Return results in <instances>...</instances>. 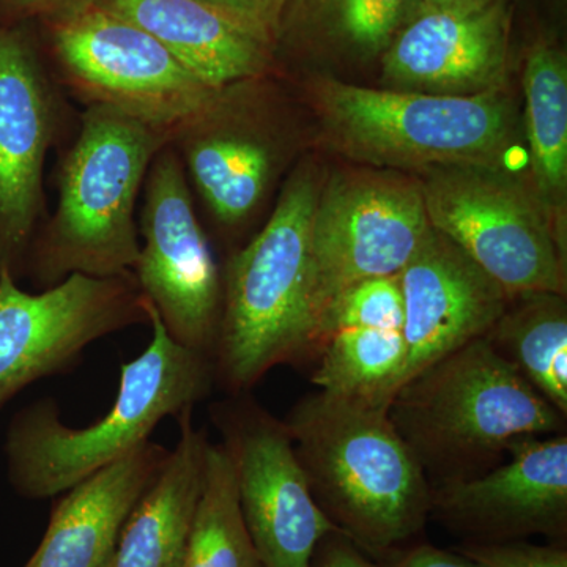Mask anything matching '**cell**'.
<instances>
[{
    "mask_svg": "<svg viewBox=\"0 0 567 567\" xmlns=\"http://www.w3.org/2000/svg\"><path fill=\"white\" fill-rule=\"evenodd\" d=\"M309 491L369 558L406 547L431 518V483L386 406L317 391L284 417Z\"/></svg>",
    "mask_w": 567,
    "mask_h": 567,
    "instance_id": "cell-1",
    "label": "cell"
},
{
    "mask_svg": "<svg viewBox=\"0 0 567 567\" xmlns=\"http://www.w3.org/2000/svg\"><path fill=\"white\" fill-rule=\"evenodd\" d=\"M169 130L107 107H85L59 162L58 205L44 216L25 254L22 276L37 290L73 275H133L140 257L136 205Z\"/></svg>",
    "mask_w": 567,
    "mask_h": 567,
    "instance_id": "cell-2",
    "label": "cell"
},
{
    "mask_svg": "<svg viewBox=\"0 0 567 567\" xmlns=\"http://www.w3.org/2000/svg\"><path fill=\"white\" fill-rule=\"evenodd\" d=\"M151 344L121 369L110 412L87 427L63 424L58 402L40 399L20 410L6 436L7 477L22 498L62 495L104 466L130 456L166 417L181 416L210 395V358L171 338L147 301Z\"/></svg>",
    "mask_w": 567,
    "mask_h": 567,
    "instance_id": "cell-3",
    "label": "cell"
},
{
    "mask_svg": "<svg viewBox=\"0 0 567 567\" xmlns=\"http://www.w3.org/2000/svg\"><path fill=\"white\" fill-rule=\"evenodd\" d=\"M388 416L431 484L483 475L517 440L565 434L567 420L486 336L406 380Z\"/></svg>",
    "mask_w": 567,
    "mask_h": 567,
    "instance_id": "cell-4",
    "label": "cell"
},
{
    "mask_svg": "<svg viewBox=\"0 0 567 567\" xmlns=\"http://www.w3.org/2000/svg\"><path fill=\"white\" fill-rule=\"evenodd\" d=\"M319 178L301 164L284 183L270 218L230 254L213 354L215 385L246 394L271 369L315 354L311 230Z\"/></svg>",
    "mask_w": 567,
    "mask_h": 567,
    "instance_id": "cell-5",
    "label": "cell"
},
{
    "mask_svg": "<svg viewBox=\"0 0 567 567\" xmlns=\"http://www.w3.org/2000/svg\"><path fill=\"white\" fill-rule=\"evenodd\" d=\"M308 91L328 144L375 169L416 175L435 167H503L516 141V110L505 89L432 95L322 76Z\"/></svg>",
    "mask_w": 567,
    "mask_h": 567,
    "instance_id": "cell-6",
    "label": "cell"
},
{
    "mask_svg": "<svg viewBox=\"0 0 567 567\" xmlns=\"http://www.w3.org/2000/svg\"><path fill=\"white\" fill-rule=\"evenodd\" d=\"M432 229L416 175L347 171L320 188L311 230L315 353L342 295L365 279L401 275Z\"/></svg>",
    "mask_w": 567,
    "mask_h": 567,
    "instance_id": "cell-7",
    "label": "cell"
},
{
    "mask_svg": "<svg viewBox=\"0 0 567 567\" xmlns=\"http://www.w3.org/2000/svg\"><path fill=\"white\" fill-rule=\"evenodd\" d=\"M43 22L59 80L85 107H107L173 132L218 91L151 33L96 3Z\"/></svg>",
    "mask_w": 567,
    "mask_h": 567,
    "instance_id": "cell-8",
    "label": "cell"
},
{
    "mask_svg": "<svg viewBox=\"0 0 567 567\" xmlns=\"http://www.w3.org/2000/svg\"><path fill=\"white\" fill-rule=\"evenodd\" d=\"M429 221L509 300L566 293V256L527 182L503 167H435L416 174Z\"/></svg>",
    "mask_w": 567,
    "mask_h": 567,
    "instance_id": "cell-9",
    "label": "cell"
},
{
    "mask_svg": "<svg viewBox=\"0 0 567 567\" xmlns=\"http://www.w3.org/2000/svg\"><path fill=\"white\" fill-rule=\"evenodd\" d=\"M133 276L177 344L213 361L223 312V274L177 153L167 144L145 178Z\"/></svg>",
    "mask_w": 567,
    "mask_h": 567,
    "instance_id": "cell-10",
    "label": "cell"
},
{
    "mask_svg": "<svg viewBox=\"0 0 567 567\" xmlns=\"http://www.w3.org/2000/svg\"><path fill=\"white\" fill-rule=\"evenodd\" d=\"M136 324H148V311L133 275H73L31 293L0 271V412L24 388L69 372L100 339Z\"/></svg>",
    "mask_w": 567,
    "mask_h": 567,
    "instance_id": "cell-11",
    "label": "cell"
},
{
    "mask_svg": "<svg viewBox=\"0 0 567 567\" xmlns=\"http://www.w3.org/2000/svg\"><path fill=\"white\" fill-rule=\"evenodd\" d=\"M210 415L260 565L311 567L320 540L338 529L317 506L284 421L246 394L216 402Z\"/></svg>",
    "mask_w": 567,
    "mask_h": 567,
    "instance_id": "cell-12",
    "label": "cell"
},
{
    "mask_svg": "<svg viewBox=\"0 0 567 567\" xmlns=\"http://www.w3.org/2000/svg\"><path fill=\"white\" fill-rule=\"evenodd\" d=\"M259 80L218 89L203 110L171 132L193 196L221 230L244 227L267 199L286 140Z\"/></svg>",
    "mask_w": 567,
    "mask_h": 567,
    "instance_id": "cell-13",
    "label": "cell"
},
{
    "mask_svg": "<svg viewBox=\"0 0 567 567\" xmlns=\"http://www.w3.org/2000/svg\"><path fill=\"white\" fill-rule=\"evenodd\" d=\"M62 118L58 85L28 24L0 21V271L18 281L47 216L44 166Z\"/></svg>",
    "mask_w": 567,
    "mask_h": 567,
    "instance_id": "cell-14",
    "label": "cell"
},
{
    "mask_svg": "<svg viewBox=\"0 0 567 567\" xmlns=\"http://www.w3.org/2000/svg\"><path fill=\"white\" fill-rule=\"evenodd\" d=\"M509 461L466 480L431 484V518L465 543L567 536V435L532 436Z\"/></svg>",
    "mask_w": 567,
    "mask_h": 567,
    "instance_id": "cell-15",
    "label": "cell"
},
{
    "mask_svg": "<svg viewBox=\"0 0 567 567\" xmlns=\"http://www.w3.org/2000/svg\"><path fill=\"white\" fill-rule=\"evenodd\" d=\"M509 20L503 0L464 9L417 10L383 52L393 91L477 95L505 89Z\"/></svg>",
    "mask_w": 567,
    "mask_h": 567,
    "instance_id": "cell-16",
    "label": "cell"
},
{
    "mask_svg": "<svg viewBox=\"0 0 567 567\" xmlns=\"http://www.w3.org/2000/svg\"><path fill=\"white\" fill-rule=\"evenodd\" d=\"M399 279L406 347L401 386L446 354L484 338L511 301L498 282L435 227Z\"/></svg>",
    "mask_w": 567,
    "mask_h": 567,
    "instance_id": "cell-17",
    "label": "cell"
},
{
    "mask_svg": "<svg viewBox=\"0 0 567 567\" xmlns=\"http://www.w3.org/2000/svg\"><path fill=\"white\" fill-rule=\"evenodd\" d=\"M169 450L148 442L63 492L24 567H111L123 525Z\"/></svg>",
    "mask_w": 567,
    "mask_h": 567,
    "instance_id": "cell-18",
    "label": "cell"
},
{
    "mask_svg": "<svg viewBox=\"0 0 567 567\" xmlns=\"http://www.w3.org/2000/svg\"><path fill=\"white\" fill-rule=\"evenodd\" d=\"M132 21L213 89L259 80L276 47L207 0H92Z\"/></svg>",
    "mask_w": 567,
    "mask_h": 567,
    "instance_id": "cell-19",
    "label": "cell"
},
{
    "mask_svg": "<svg viewBox=\"0 0 567 567\" xmlns=\"http://www.w3.org/2000/svg\"><path fill=\"white\" fill-rule=\"evenodd\" d=\"M193 410L177 416V443L126 518L111 567H182L210 445Z\"/></svg>",
    "mask_w": 567,
    "mask_h": 567,
    "instance_id": "cell-20",
    "label": "cell"
},
{
    "mask_svg": "<svg viewBox=\"0 0 567 567\" xmlns=\"http://www.w3.org/2000/svg\"><path fill=\"white\" fill-rule=\"evenodd\" d=\"M524 91L528 186L567 256V58L561 48L539 41L529 50Z\"/></svg>",
    "mask_w": 567,
    "mask_h": 567,
    "instance_id": "cell-21",
    "label": "cell"
},
{
    "mask_svg": "<svg viewBox=\"0 0 567 567\" xmlns=\"http://www.w3.org/2000/svg\"><path fill=\"white\" fill-rule=\"evenodd\" d=\"M486 334L496 353L514 365L548 404L567 417V311L565 295L513 300Z\"/></svg>",
    "mask_w": 567,
    "mask_h": 567,
    "instance_id": "cell-22",
    "label": "cell"
},
{
    "mask_svg": "<svg viewBox=\"0 0 567 567\" xmlns=\"http://www.w3.org/2000/svg\"><path fill=\"white\" fill-rule=\"evenodd\" d=\"M319 352L312 385L336 398L388 409L404 375L406 347L402 331L336 330Z\"/></svg>",
    "mask_w": 567,
    "mask_h": 567,
    "instance_id": "cell-23",
    "label": "cell"
},
{
    "mask_svg": "<svg viewBox=\"0 0 567 567\" xmlns=\"http://www.w3.org/2000/svg\"><path fill=\"white\" fill-rule=\"evenodd\" d=\"M182 567H262L241 513L234 465L221 443L207 447L203 491Z\"/></svg>",
    "mask_w": 567,
    "mask_h": 567,
    "instance_id": "cell-24",
    "label": "cell"
},
{
    "mask_svg": "<svg viewBox=\"0 0 567 567\" xmlns=\"http://www.w3.org/2000/svg\"><path fill=\"white\" fill-rule=\"evenodd\" d=\"M413 11L415 0H289L279 35L320 20L339 43L371 58L385 52Z\"/></svg>",
    "mask_w": 567,
    "mask_h": 567,
    "instance_id": "cell-25",
    "label": "cell"
},
{
    "mask_svg": "<svg viewBox=\"0 0 567 567\" xmlns=\"http://www.w3.org/2000/svg\"><path fill=\"white\" fill-rule=\"evenodd\" d=\"M402 327L404 295L401 279L399 275L385 276L365 279L342 295L328 322L327 338L344 328L402 331Z\"/></svg>",
    "mask_w": 567,
    "mask_h": 567,
    "instance_id": "cell-26",
    "label": "cell"
},
{
    "mask_svg": "<svg viewBox=\"0 0 567 567\" xmlns=\"http://www.w3.org/2000/svg\"><path fill=\"white\" fill-rule=\"evenodd\" d=\"M456 551L481 567H567V550L561 543H464Z\"/></svg>",
    "mask_w": 567,
    "mask_h": 567,
    "instance_id": "cell-27",
    "label": "cell"
},
{
    "mask_svg": "<svg viewBox=\"0 0 567 567\" xmlns=\"http://www.w3.org/2000/svg\"><path fill=\"white\" fill-rule=\"evenodd\" d=\"M246 28L262 35L278 48L279 31L289 0H207Z\"/></svg>",
    "mask_w": 567,
    "mask_h": 567,
    "instance_id": "cell-28",
    "label": "cell"
},
{
    "mask_svg": "<svg viewBox=\"0 0 567 567\" xmlns=\"http://www.w3.org/2000/svg\"><path fill=\"white\" fill-rule=\"evenodd\" d=\"M374 567H481L475 561L458 554L443 550L431 544H417L413 547H402L393 554L374 561Z\"/></svg>",
    "mask_w": 567,
    "mask_h": 567,
    "instance_id": "cell-29",
    "label": "cell"
},
{
    "mask_svg": "<svg viewBox=\"0 0 567 567\" xmlns=\"http://www.w3.org/2000/svg\"><path fill=\"white\" fill-rule=\"evenodd\" d=\"M311 567H374V561L352 540L336 532L320 540L312 555Z\"/></svg>",
    "mask_w": 567,
    "mask_h": 567,
    "instance_id": "cell-30",
    "label": "cell"
},
{
    "mask_svg": "<svg viewBox=\"0 0 567 567\" xmlns=\"http://www.w3.org/2000/svg\"><path fill=\"white\" fill-rule=\"evenodd\" d=\"M92 0H0V21L50 20Z\"/></svg>",
    "mask_w": 567,
    "mask_h": 567,
    "instance_id": "cell-31",
    "label": "cell"
},
{
    "mask_svg": "<svg viewBox=\"0 0 567 567\" xmlns=\"http://www.w3.org/2000/svg\"><path fill=\"white\" fill-rule=\"evenodd\" d=\"M484 2H488V0H415V11L425 9H464V7L480 6V3Z\"/></svg>",
    "mask_w": 567,
    "mask_h": 567,
    "instance_id": "cell-32",
    "label": "cell"
}]
</instances>
